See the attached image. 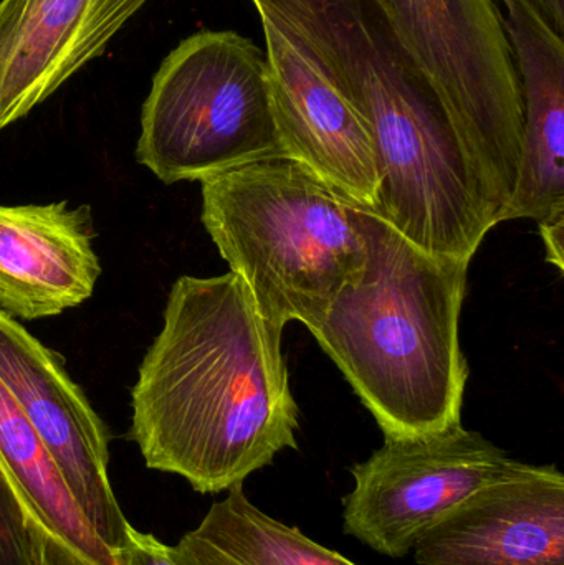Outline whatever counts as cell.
<instances>
[{"label": "cell", "mask_w": 564, "mask_h": 565, "mask_svg": "<svg viewBox=\"0 0 564 565\" xmlns=\"http://www.w3.org/2000/svg\"><path fill=\"white\" fill-rule=\"evenodd\" d=\"M281 334L234 271L179 278L131 391L129 435L146 467L215 494L297 450Z\"/></svg>", "instance_id": "cell-1"}, {"label": "cell", "mask_w": 564, "mask_h": 565, "mask_svg": "<svg viewBox=\"0 0 564 565\" xmlns=\"http://www.w3.org/2000/svg\"><path fill=\"white\" fill-rule=\"evenodd\" d=\"M370 129L380 215L434 255L472 262L496 227L439 93L380 0H258Z\"/></svg>", "instance_id": "cell-2"}, {"label": "cell", "mask_w": 564, "mask_h": 565, "mask_svg": "<svg viewBox=\"0 0 564 565\" xmlns=\"http://www.w3.org/2000/svg\"><path fill=\"white\" fill-rule=\"evenodd\" d=\"M366 248L360 278L311 326L384 437L462 424L469 364L459 322L470 262L429 254L353 207Z\"/></svg>", "instance_id": "cell-3"}, {"label": "cell", "mask_w": 564, "mask_h": 565, "mask_svg": "<svg viewBox=\"0 0 564 565\" xmlns=\"http://www.w3.org/2000/svg\"><path fill=\"white\" fill-rule=\"evenodd\" d=\"M201 191L205 231L272 328L310 329L360 278L366 248L353 205L301 162H248L205 179Z\"/></svg>", "instance_id": "cell-4"}, {"label": "cell", "mask_w": 564, "mask_h": 565, "mask_svg": "<svg viewBox=\"0 0 564 565\" xmlns=\"http://www.w3.org/2000/svg\"><path fill=\"white\" fill-rule=\"evenodd\" d=\"M278 156L285 149L257 43L234 30L182 40L159 66L142 105L139 164L175 184Z\"/></svg>", "instance_id": "cell-5"}, {"label": "cell", "mask_w": 564, "mask_h": 565, "mask_svg": "<svg viewBox=\"0 0 564 565\" xmlns=\"http://www.w3.org/2000/svg\"><path fill=\"white\" fill-rule=\"evenodd\" d=\"M439 93L493 224L519 181L523 99L497 0H380Z\"/></svg>", "instance_id": "cell-6"}, {"label": "cell", "mask_w": 564, "mask_h": 565, "mask_svg": "<svg viewBox=\"0 0 564 565\" xmlns=\"http://www.w3.org/2000/svg\"><path fill=\"white\" fill-rule=\"evenodd\" d=\"M520 461L462 424L419 437H384L351 468L343 531L381 556L401 559L457 504Z\"/></svg>", "instance_id": "cell-7"}, {"label": "cell", "mask_w": 564, "mask_h": 565, "mask_svg": "<svg viewBox=\"0 0 564 565\" xmlns=\"http://www.w3.org/2000/svg\"><path fill=\"white\" fill-rule=\"evenodd\" d=\"M0 384L55 460L79 510L118 553L131 524L109 481L108 430L52 349L0 309Z\"/></svg>", "instance_id": "cell-8"}, {"label": "cell", "mask_w": 564, "mask_h": 565, "mask_svg": "<svg viewBox=\"0 0 564 565\" xmlns=\"http://www.w3.org/2000/svg\"><path fill=\"white\" fill-rule=\"evenodd\" d=\"M258 15L285 156L307 166L348 204L374 212L380 164L366 122L290 30L267 13Z\"/></svg>", "instance_id": "cell-9"}, {"label": "cell", "mask_w": 564, "mask_h": 565, "mask_svg": "<svg viewBox=\"0 0 564 565\" xmlns=\"http://www.w3.org/2000/svg\"><path fill=\"white\" fill-rule=\"evenodd\" d=\"M416 565H564V477L522 463L457 504L413 550Z\"/></svg>", "instance_id": "cell-10"}, {"label": "cell", "mask_w": 564, "mask_h": 565, "mask_svg": "<svg viewBox=\"0 0 564 565\" xmlns=\"http://www.w3.org/2000/svg\"><path fill=\"white\" fill-rule=\"evenodd\" d=\"M149 0H0V129L103 55Z\"/></svg>", "instance_id": "cell-11"}, {"label": "cell", "mask_w": 564, "mask_h": 565, "mask_svg": "<svg viewBox=\"0 0 564 565\" xmlns=\"http://www.w3.org/2000/svg\"><path fill=\"white\" fill-rule=\"evenodd\" d=\"M92 207L0 205V309L50 318L83 305L102 275Z\"/></svg>", "instance_id": "cell-12"}, {"label": "cell", "mask_w": 564, "mask_h": 565, "mask_svg": "<svg viewBox=\"0 0 564 565\" xmlns=\"http://www.w3.org/2000/svg\"><path fill=\"white\" fill-rule=\"evenodd\" d=\"M523 99L519 181L500 224L564 215V36L530 0H497Z\"/></svg>", "instance_id": "cell-13"}, {"label": "cell", "mask_w": 564, "mask_h": 565, "mask_svg": "<svg viewBox=\"0 0 564 565\" xmlns=\"http://www.w3.org/2000/svg\"><path fill=\"white\" fill-rule=\"evenodd\" d=\"M0 463L19 491L46 565H118L86 520L52 455L0 384Z\"/></svg>", "instance_id": "cell-14"}, {"label": "cell", "mask_w": 564, "mask_h": 565, "mask_svg": "<svg viewBox=\"0 0 564 565\" xmlns=\"http://www.w3.org/2000/svg\"><path fill=\"white\" fill-rule=\"evenodd\" d=\"M172 557L178 565H357L258 510L244 484L209 508L172 547Z\"/></svg>", "instance_id": "cell-15"}, {"label": "cell", "mask_w": 564, "mask_h": 565, "mask_svg": "<svg viewBox=\"0 0 564 565\" xmlns=\"http://www.w3.org/2000/svg\"><path fill=\"white\" fill-rule=\"evenodd\" d=\"M0 565H46L35 524L0 463Z\"/></svg>", "instance_id": "cell-16"}, {"label": "cell", "mask_w": 564, "mask_h": 565, "mask_svg": "<svg viewBox=\"0 0 564 565\" xmlns=\"http://www.w3.org/2000/svg\"><path fill=\"white\" fill-rule=\"evenodd\" d=\"M116 561L118 565H178L172 557L171 546L132 526H129L121 550L116 553Z\"/></svg>", "instance_id": "cell-17"}, {"label": "cell", "mask_w": 564, "mask_h": 565, "mask_svg": "<svg viewBox=\"0 0 564 565\" xmlns=\"http://www.w3.org/2000/svg\"><path fill=\"white\" fill-rule=\"evenodd\" d=\"M539 225L549 262H552L560 271H563L564 215L540 222Z\"/></svg>", "instance_id": "cell-18"}, {"label": "cell", "mask_w": 564, "mask_h": 565, "mask_svg": "<svg viewBox=\"0 0 564 565\" xmlns=\"http://www.w3.org/2000/svg\"><path fill=\"white\" fill-rule=\"evenodd\" d=\"M546 23L564 36V0H530Z\"/></svg>", "instance_id": "cell-19"}]
</instances>
